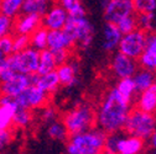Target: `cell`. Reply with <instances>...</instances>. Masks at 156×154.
Returning a JSON list of instances; mask_svg holds the SVG:
<instances>
[{
    "mask_svg": "<svg viewBox=\"0 0 156 154\" xmlns=\"http://www.w3.org/2000/svg\"><path fill=\"white\" fill-rule=\"evenodd\" d=\"M130 111L131 104L125 101L115 88H112L104 94L95 111V125L105 133L123 131Z\"/></svg>",
    "mask_w": 156,
    "mask_h": 154,
    "instance_id": "obj_1",
    "label": "cell"
},
{
    "mask_svg": "<svg viewBox=\"0 0 156 154\" xmlns=\"http://www.w3.org/2000/svg\"><path fill=\"white\" fill-rule=\"evenodd\" d=\"M47 48L52 52L61 49L72 51L74 48V43L71 41V38L67 36V33L63 30H52L48 31Z\"/></svg>",
    "mask_w": 156,
    "mask_h": 154,
    "instance_id": "obj_18",
    "label": "cell"
},
{
    "mask_svg": "<svg viewBox=\"0 0 156 154\" xmlns=\"http://www.w3.org/2000/svg\"><path fill=\"white\" fill-rule=\"evenodd\" d=\"M32 121V112L29 109H21L17 107L15 115H14V120L12 125L19 127V128H25L27 127Z\"/></svg>",
    "mask_w": 156,
    "mask_h": 154,
    "instance_id": "obj_31",
    "label": "cell"
},
{
    "mask_svg": "<svg viewBox=\"0 0 156 154\" xmlns=\"http://www.w3.org/2000/svg\"><path fill=\"white\" fill-rule=\"evenodd\" d=\"M57 68V63L55 61L53 53L46 48L44 51H40V63H38V68H37V74L42 75V74H47L50 72L56 70Z\"/></svg>",
    "mask_w": 156,
    "mask_h": 154,
    "instance_id": "obj_26",
    "label": "cell"
},
{
    "mask_svg": "<svg viewBox=\"0 0 156 154\" xmlns=\"http://www.w3.org/2000/svg\"><path fill=\"white\" fill-rule=\"evenodd\" d=\"M122 36L123 35L119 31V28L116 27V25L105 22L103 27V41H102V47L104 52L112 53L114 51H118V46L122 40Z\"/></svg>",
    "mask_w": 156,
    "mask_h": 154,
    "instance_id": "obj_17",
    "label": "cell"
},
{
    "mask_svg": "<svg viewBox=\"0 0 156 154\" xmlns=\"http://www.w3.org/2000/svg\"><path fill=\"white\" fill-rule=\"evenodd\" d=\"M15 74H16L15 70H12V69H10V68H6V67H2V74H0V83H2V82H6V80L11 79Z\"/></svg>",
    "mask_w": 156,
    "mask_h": 154,
    "instance_id": "obj_40",
    "label": "cell"
},
{
    "mask_svg": "<svg viewBox=\"0 0 156 154\" xmlns=\"http://www.w3.org/2000/svg\"><path fill=\"white\" fill-rule=\"evenodd\" d=\"M139 67L156 74V31L146 33V46L138 59Z\"/></svg>",
    "mask_w": 156,
    "mask_h": 154,
    "instance_id": "obj_14",
    "label": "cell"
},
{
    "mask_svg": "<svg viewBox=\"0 0 156 154\" xmlns=\"http://www.w3.org/2000/svg\"><path fill=\"white\" fill-rule=\"evenodd\" d=\"M149 142V146H150V149H156V128L154 129L152 134L150 136V138L147 139Z\"/></svg>",
    "mask_w": 156,
    "mask_h": 154,
    "instance_id": "obj_41",
    "label": "cell"
},
{
    "mask_svg": "<svg viewBox=\"0 0 156 154\" xmlns=\"http://www.w3.org/2000/svg\"><path fill=\"white\" fill-rule=\"evenodd\" d=\"M16 110L17 105L14 98L5 104H0V129H9L12 126V120Z\"/></svg>",
    "mask_w": 156,
    "mask_h": 154,
    "instance_id": "obj_22",
    "label": "cell"
},
{
    "mask_svg": "<svg viewBox=\"0 0 156 154\" xmlns=\"http://www.w3.org/2000/svg\"><path fill=\"white\" fill-rule=\"evenodd\" d=\"M12 25H14V18L0 12V38L12 33Z\"/></svg>",
    "mask_w": 156,
    "mask_h": 154,
    "instance_id": "obj_36",
    "label": "cell"
},
{
    "mask_svg": "<svg viewBox=\"0 0 156 154\" xmlns=\"http://www.w3.org/2000/svg\"><path fill=\"white\" fill-rule=\"evenodd\" d=\"M135 106L136 109L145 112H150V113L156 112V89L154 88V85L136 95Z\"/></svg>",
    "mask_w": 156,
    "mask_h": 154,
    "instance_id": "obj_19",
    "label": "cell"
},
{
    "mask_svg": "<svg viewBox=\"0 0 156 154\" xmlns=\"http://www.w3.org/2000/svg\"><path fill=\"white\" fill-rule=\"evenodd\" d=\"M155 116H156V112H155Z\"/></svg>",
    "mask_w": 156,
    "mask_h": 154,
    "instance_id": "obj_49",
    "label": "cell"
},
{
    "mask_svg": "<svg viewBox=\"0 0 156 154\" xmlns=\"http://www.w3.org/2000/svg\"><path fill=\"white\" fill-rule=\"evenodd\" d=\"M12 33L0 38V52L4 55H9L12 53Z\"/></svg>",
    "mask_w": 156,
    "mask_h": 154,
    "instance_id": "obj_37",
    "label": "cell"
},
{
    "mask_svg": "<svg viewBox=\"0 0 156 154\" xmlns=\"http://www.w3.org/2000/svg\"><path fill=\"white\" fill-rule=\"evenodd\" d=\"M147 154H156V149H150V152Z\"/></svg>",
    "mask_w": 156,
    "mask_h": 154,
    "instance_id": "obj_44",
    "label": "cell"
},
{
    "mask_svg": "<svg viewBox=\"0 0 156 154\" xmlns=\"http://www.w3.org/2000/svg\"><path fill=\"white\" fill-rule=\"evenodd\" d=\"M0 154H2V152H0Z\"/></svg>",
    "mask_w": 156,
    "mask_h": 154,
    "instance_id": "obj_50",
    "label": "cell"
},
{
    "mask_svg": "<svg viewBox=\"0 0 156 154\" xmlns=\"http://www.w3.org/2000/svg\"><path fill=\"white\" fill-rule=\"evenodd\" d=\"M104 21L116 25L123 18L135 14L133 0H110V3L103 9Z\"/></svg>",
    "mask_w": 156,
    "mask_h": 154,
    "instance_id": "obj_10",
    "label": "cell"
},
{
    "mask_svg": "<svg viewBox=\"0 0 156 154\" xmlns=\"http://www.w3.org/2000/svg\"><path fill=\"white\" fill-rule=\"evenodd\" d=\"M0 74H2V65H0Z\"/></svg>",
    "mask_w": 156,
    "mask_h": 154,
    "instance_id": "obj_47",
    "label": "cell"
},
{
    "mask_svg": "<svg viewBox=\"0 0 156 154\" xmlns=\"http://www.w3.org/2000/svg\"><path fill=\"white\" fill-rule=\"evenodd\" d=\"M135 12H155L156 0H133Z\"/></svg>",
    "mask_w": 156,
    "mask_h": 154,
    "instance_id": "obj_34",
    "label": "cell"
},
{
    "mask_svg": "<svg viewBox=\"0 0 156 154\" xmlns=\"http://www.w3.org/2000/svg\"><path fill=\"white\" fill-rule=\"evenodd\" d=\"M56 73L60 79V84L65 88H73L78 83L77 73L78 63L77 61H68L56 68Z\"/></svg>",
    "mask_w": 156,
    "mask_h": 154,
    "instance_id": "obj_16",
    "label": "cell"
},
{
    "mask_svg": "<svg viewBox=\"0 0 156 154\" xmlns=\"http://www.w3.org/2000/svg\"><path fill=\"white\" fill-rule=\"evenodd\" d=\"M4 57H5V55H4L2 52H0V65H2V62H3V59H4Z\"/></svg>",
    "mask_w": 156,
    "mask_h": 154,
    "instance_id": "obj_43",
    "label": "cell"
},
{
    "mask_svg": "<svg viewBox=\"0 0 156 154\" xmlns=\"http://www.w3.org/2000/svg\"><path fill=\"white\" fill-rule=\"evenodd\" d=\"M62 122L69 136L88 131L95 126V111L88 102H78L63 113Z\"/></svg>",
    "mask_w": 156,
    "mask_h": 154,
    "instance_id": "obj_3",
    "label": "cell"
},
{
    "mask_svg": "<svg viewBox=\"0 0 156 154\" xmlns=\"http://www.w3.org/2000/svg\"><path fill=\"white\" fill-rule=\"evenodd\" d=\"M47 37H48V30L44 26H40L30 35V47H32L37 51L46 49L47 48Z\"/></svg>",
    "mask_w": 156,
    "mask_h": 154,
    "instance_id": "obj_27",
    "label": "cell"
},
{
    "mask_svg": "<svg viewBox=\"0 0 156 154\" xmlns=\"http://www.w3.org/2000/svg\"><path fill=\"white\" fill-rule=\"evenodd\" d=\"M156 128V116L155 113L145 112L139 109H131L126 119L124 132L144 141H147Z\"/></svg>",
    "mask_w": 156,
    "mask_h": 154,
    "instance_id": "obj_5",
    "label": "cell"
},
{
    "mask_svg": "<svg viewBox=\"0 0 156 154\" xmlns=\"http://www.w3.org/2000/svg\"><path fill=\"white\" fill-rule=\"evenodd\" d=\"M40 26H42V16L34 14H20L14 18L12 33L30 36Z\"/></svg>",
    "mask_w": 156,
    "mask_h": 154,
    "instance_id": "obj_11",
    "label": "cell"
},
{
    "mask_svg": "<svg viewBox=\"0 0 156 154\" xmlns=\"http://www.w3.org/2000/svg\"><path fill=\"white\" fill-rule=\"evenodd\" d=\"M23 4L24 0H2V10H0V12L11 18H15L16 16L21 14Z\"/></svg>",
    "mask_w": 156,
    "mask_h": 154,
    "instance_id": "obj_29",
    "label": "cell"
},
{
    "mask_svg": "<svg viewBox=\"0 0 156 154\" xmlns=\"http://www.w3.org/2000/svg\"><path fill=\"white\" fill-rule=\"evenodd\" d=\"M114 88L116 89V91H118V94L122 96V98L130 104H133L134 99L136 98V95H138L136 94V90H135V84H134L133 78L119 79Z\"/></svg>",
    "mask_w": 156,
    "mask_h": 154,
    "instance_id": "obj_23",
    "label": "cell"
},
{
    "mask_svg": "<svg viewBox=\"0 0 156 154\" xmlns=\"http://www.w3.org/2000/svg\"><path fill=\"white\" fill-rule=\"evenodd\" d=\"M63 31L74 43V47L87 49L94 40V26L87 16H69Z\"/></svg>",
    "mask_w": 156,
    "mask_h": 154,
    "instance_id": "obj_4",
    "label": "cell"
},
{
    "mask_svg": "<svg viewBox=\"0 0 156 154\" xmlns=\"http://www.w3.org/2000/svg\"><path fill=\"white\" fill-rule=\"evenodd\" d=\"M52 52V51H51ZM53 53V57H55V61L57 63V67L61 65L66 62H68V59L71 58V51L68 49H61V51H55L52 52Z\"/></svg>",
    "mask_w": 156,
    "mask_h": 154,
    "instance_id": "obj_38",
    "label": "cell"
},
{
    "mask_svg": "<svg viewBox=\"0 0 156 154\" xmlns=\"http://www.w3.org/2000/svg\"><path fill=\"white\" fill-rule=\"evenodd\" d=\"M116 27L119 28L122 35H126L129 32H133L135 30H138V20H136V12L123 18L122 21L116 24Z\"/></svg>",
    "mask_w": 156,
    "mask_h": 154,
    "instance_id": "obj_32",
    "label": "cell"
},
{
    "mask_svg": "<svg viewBox=\"0 0 156 154\" xmlns=\"http://www.w3.org/2000/svg\"><path fill=\"white\" fill-rule=\"evenodd\" d=\"M14 99H15L17 107L29 109V110H38L48 105L50 94L45 92L36 85H30L17 96H15Z\"/></svg>",
    "mask_w": 156,
    "mask_h": 154,
    "instance_id": "obj_8",
    "label": "cell"
},
{
    "mask_svg": "<svg viewBox=\"0 0 156 154\" xmlns=\"http://www.w3.org/2000/svg\"><path fill=\"white\" fill-rule=\"evenodd\" d=\"M109 3H110V0H99V4L102 6V9H105Z\"/></svg>",
    "mask_w": 156,
    "mask_h": 154,
    "instance_id": "obj_42",
    "label": "cell"
},
{
    "mask_svg": "<svg viewBox=\"0 0 156 154\" xmlns=\"http://www.w3.org/2000/svg\"><path fill=\"white\" fill-rule=\"evenodd\" d=\"M12 53L21 52L30 47V36L26 35H12Z\"/></svg>",
    "mask_w": 156,
    "mask_h": 154,
    "instance_id": "obj_33",
    "label": "cell"
},
{
    "mask_svg": "<svg viewBox=\"0 0 156 154\" xmlns=\"http://www.w3.org/2000/svg\"><path fill=\"white\" fill-rule=\"evenodd\" d=\"M109 68L112 74L119 80L125 78H133L134 74L139 69V63L136 59H133L130 57L120 53L119 51H116L110 59Z\"/></svg>",
    "mask_w": 156,
    "mask_h": 154,
    "instance_id": "obj_9",
    "label": "cell"
},
{
    "mask_svg": "<svg viewBox=\"0 0 156 154\" xmlns=\"http://www.w3.org/2000/svg\"><path fill=\"white\" fill-rule=\"evenodd\" d=\"M12 141V133L10 129H0V149L8 147Z\"/></svg>",
    "mask_w": 156,
    "mask_h": 154,
    "instance_id": "obj_39",
    "label": "cell"
},
{
    "mask_svg": "<svg viewBox=\"0 0 156 154\" xmlns=\"http://www.w3.org/2000/svg\"><path fill=\"white\" fill-rule=\"evenodd\" d=\"M35 85L47 94H52V92L58 90L61 84H60V79H58V75H57L56 70H53V72H50L47 74L38 75L37 82Z\"/></svg>",
    "mask_w": 156,
    "mask_h": 154,
    "instance_id": "obj_21",
    "label": "cell"
},
{
    "mask_svg": "<svg viewBox=\"0 0 156 154\" xmlns=\"http://www.w3.org/2000/svg\"><path fill=\"white\" fill-rule=\"evenodd\" d=\"M116 154H120V153H116Z\"/></svg>",
    "mask_w": 156,
    "mask_h": 154,
    "instance_id": "obj_48",
    "label": "cell"
},
{
    "mask_svg": "<svg viewBox=\"0 0 156 154\" xmlns=\"http://www.w3.org/2000/svg\"><path fill=\"white\" fill-rule=\"evenodd\" d=\"M46 134L50 139L56 142H67V139L69 138V133L62 121H55L47 125Z\"/></svg>",
    "mask_w": 156,
    "mask_h": 154,
    "instance_id": "obj_24",
    "label": "cell"
},
{
    "mask_svg": "<svg viewBox=\"0 0 156 154\" xmlns=\"http://www.w3.org/2000/svg\"><path fill=\"white\" fill-rule=\"evenodd\" d=\"M38 63H40V51L29 47L21 52L5 55L2 62V67H6L16 73L27 75L37 73Z\"/></svg>",
    "mask_w": 156,
    "mask_h": 154,
    "instance_id": "obj_6",
    "label": "cell"
},
{
    "mask_svg": "<svg viewBox=\"0 0 156 154\" xmlns=\"http://www.w3.org/2000/svg\"><path fill=\"white\" fill-rule=\"evenodd\" d=\"M138 28L149 33L155 31V14L154 12H136Z\"/></svg>",
    "mask_w": 156,
    "mask_h": 154,
    "instance_id": "obj_30",
    "label": "cell"
},
{
    "mask_svg": "<svg viewBox=\"0 0 156 154\" xmlns=\"http://www.w3.org/2000/svg\"><path fill=\"white\" fill-rule=\"evenodd\" d=\"M58 5H61L69 16H86V8L81 0H58Z\"/></svg>",
    "mask_w": 156,
    "mask_h": 154,
    "instance_id": "obj_28",
    "label": "cell"
},
{
    "mask_svg": "<svg viewBox=\"0 0 156 154\" xmlns=\"http://www.w3.org/2000/svg\"><path fill=\"white\" fill-rule=\"evenodd\" d=\"M145 143L146 141L120 131L116 152L120 154H143L145 150Z\"/></svg>",
    "mask_w": 156,
    "mask_h": 154,
    "instance_id": "obj_12",
    "label": "cell"
},
{
    "mask_svg": "<svg viewBox=\"0 0 156 154\" xmlns=\"http://www.w3.org/2000/svg\"><path fill=\"white\" fill-rule=\"evenodd\" d=\"M154 88H155V89H156V82H155V84H154Z\"/></svg>",
    "mask_w": 156,
    "mask_h": 154,
    "instance_id": "obj_46",
    "label": "cell"
},
{
    "mask_svg": "<svg viewBox=\"0 0 156 154\" xmlns=\"http://www.w3.org/2000/svg\"><path fill=\"white\" fill-rule=\"evenodd\" d=\"M107 134L99 127L72 134L66 142L67 154H104Z\"/></svg>",
    "mask_w": 156,
    "mask_h": 154,
    "instance_id": "obj_2",
    "label": "cell"
},
{
    "mask_svg": "<svg viewBox=\"0 0 156 154\" xmlns=\"http://www.w3.org/2000/svg\"><path fill=\"white\" fill-rule=\"evenodd\" d=\"M57 117H58V112L55 107L50 106V105H46L45 107L41 109V112H40V119L46 125H50L55 121H57Z\"/></svg>",
    "mask_w": 156,
    "mask_h": 154,
    "instance_id": "obj_35",
    "label": "cell"
},
{
    "mask_svg": "<svg viewBox=\"0 0 156 154\" xmlns=\"http://www.w3.org/2000/svg\"><path fill=\"white\" fill-rule=\"evenodd\" d=\"M133 80H134V84H135L136 94H139V92L151 88L155 84L156 74L154 72H151V70L140 68V69H138V72L134 74Z\"/></svg>",
    "mask_w": 156,
    "mask_h": 154,
    "instance_id": "obj_20",
    "label": "cell"
},
{
    "mask_svg": "<svg viewBox=\"0 0 156 154\" xmlns=\"http://www.w3.org/2000/svg\"><path fill=\"white\" fill-rule=\"evenodd\" d=\"M68 18V12L61 5L51 6L47 12L42 16V26L48 31L52 30H63Z\"/></svg>",
    "mask_w": 156,
    "mask_h": 154,
    "instance_id": "obj_13",
    "label": "cell"
},
{
    "mask_svg": "<svg viewBox=\"0 0 156 154\" xmlns=\"http://www.w3.org/2000/svg\"><path fill=\"white\" fill-rule=\"evenodd\" d=\"M30 85L31 84L29 80V75L16 73L11 79L0 83V94L9 95L11 98H15V96H17Z\"/></svg>",
    "mask_w": 156,
    "mask_h": 154,
    "instance_id": "obj_15",
    "label": "cell"
},
{
    "mask_svg": "<svg viewBox=\"0 0 156 154\" xmlns=\"http://www.w3.org/2000/svg\"><path fill=\"white\" fill-rule=\"evenodd\" d=\"M0 10H2V0H0Z\"/></svg>",
    "mask_w": 156,
    "mask_h": 154,
    "instance_id": "obj_45",
    "label": "cell"
},
{
    "mask_svg": "<svg viewBox=\"0 0 156 154\" xmlns=\"http://www.w3.org/2000/svg\"><path fill=\"white\" fill-rule=\"evenodd\" d=\"M146 46V32L141 30H135L122 36L118 46V51L133 59H139Z\"/></svg>",
    "mask_w": 156,
    "mask_h": 154,
    "instance_id": "obj_7",
    "label": "cell"
},
{
    "mask_svg": "<svg viewBox=\"0 0 156 154\" xmlns=\"http://www.w3.org/2000/svg\"><path fill=\"white\" fill-rule=\"evenodd\" d=\"M50 9L48 0H24L21 14H34L44 16Z\"/></svg>",
    "mask_w": 156,
    "mask_h": 154,
    "instance_id": "obj_25",
    "label": "cell"
}]
</instances>
